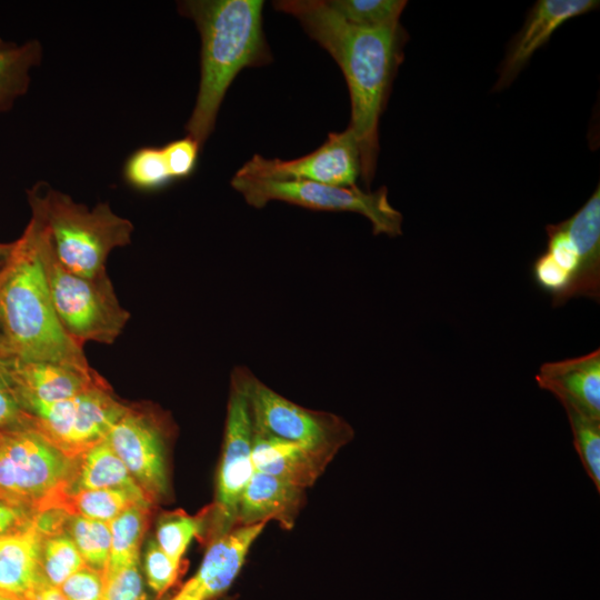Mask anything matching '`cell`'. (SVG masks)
Instances as JSON below:
<instances>
[{"label": "cell", "instance_id": "obj_39", "mask_svg": "<svg viewBox=\"0 0 600 600\" xmlns=\"http://www.w3.org/2000/svg\"><path fill=\"white\" fill-rule=\"evenodd\" d=\"M24 600H67L60 590L43 579Z\"/></svg>", "mask_w": 600, "mask_h": 600}, {"label": "cell", "instance_id": "obj_45", "mask_svg": "<svg viewBox=\"0 0 600 600\" xmlns=\"http://www.w3.org/2000/svg\"><path fill=\"white\" fill-rule=\"evenodd\" d=\"M1 600H14V599H1Z\"/></svg>", "mask_w": 600, "mask_h": 600}, {"label": "cell", "instance_id": "obj_24", "mask_svg": "<svg viewBox=\"0 0 600 600\" xmlns=\"http://www.w3.org/2000/svg\"><path fill=\"white\" fill-rule=\"evenodd\" d=\"M149 504H134L109 522L111 548L104 570L139 560V546L148 526Z\"/></svg>", "mask_w": 600, "mask_h": 600}, {"label": "cell", "instance_id": "obj_13", "mask_svg": "<svg viewBox=\"0 0 600 600\" xmlns=\"http://www.w3.org/2000/svg\"><path fill=\"white\" fill-rule=\"evenodd\" d=\"M0 373L8 382L21 408L39 402L51 403L76 397L107 382L94 370L46 362L20 361L0 357Z\"/></svg>", "mask_w": 600, "mask_h": 600}, {"label": "cell", "instance_id": "obj_7", "mask_svg": "<svg viewBox=\"0 0 600 600\" xmlns=\"http://www.w3.org/2000/svg\"><path fill=\"white\" fill-rule=\"evenodd\" d=\"M231 186L243 196L248 204L258 209L269 201H284L311 210L357 212L371 222L376 236L402 234V214L390 204L386 187L371 192L361 190L357 184L338 187L304 180L277 181L238 174L232 178Z\"/></svg>", "mask_w": 600, "mask_h": 600}, {"label": "cell", "instance_id": "obj_18", "mask_svg": "<svg viewBox=\"0 0 600 600\" xmlns=\"http://www.w3.org/2000/svg\"><path fill=\"white\" fill-rule=\"evenodd\" d=\"M254 470L307 489L323 473L330 459L301 444L278 438L253 423Z\"/></svg>", "mask_w": 600, "mask_h": 600}, {"label": "cell", "instance_id": "obj_31", "mask_svg": "<svg viewBox=\"0 0 600 600\" xmlns=\"http://www.w3.org/2000/svg\"><path fill=\"white\" fill-rule=\"evenodd\" d=\"M102 600H148L139 570V560L104 570Z\"/></svg>", "mask_w": 600, "mask_h": 600}, {"label": "cell", "instance_id": "obj_23", "mask_svg": "<svg viewBox=\"0 0 600 600\" xmlns=\"http://www.w3.org/2000/svg\"><path fill=\"white\" fill-rule=\"evenodd\" d=\"M134 504L153 503L131 492L120 489H86L69 494L63 510L70 516H81L110 522Z\"/></svg>", "mask_w": 600, "mask_h": 600}, {"label": "cell", "instance_id": "obj_30", "mask_svg": "<svg viewBox=\"0 0 600 600\" xmlns=\"http://www.w3.org/2000/svg\"><path fill=\"white\" fill-rule=\"evenodd\" d=\"M328 4L346 21L360 27L399 22L404 0H330Z\"/></svg>", "mask_w": 600, "mask_h": 600}, {"label": "cell", "instance_id": "obj_41", "mask_svg": "<svg viewBox=\"0 0 600 600\" xmlns=\"http://www.w3.org/2000/svg\"><path fill=\"white\" fill-rule=\"evenodd\" d=\"M12 44H13V42H7V41H4V40H2L0 38V50H3V49H6V48H8V47H10Z\"/></svg>", "mask_w": 600, "mask_h": 600}, {"label": "cell", "instance_id": "obj_15", "mask_svg": "<svg viewBox=\"0 0 600 600\" xmlns=\"http://www.w3.org/2000/svg\"><path fill=\"white\" fill-rule=\"evenodd\" d=\"M598 7V0H538L508 47L494 90L499 91L509 87L533 53L546 44L566 21Z\"/></svg>", "mask_w": 600, "mask_h": 600}, {"label": "cell", "instance_id": "obj_27", "mask_svg": "<svg viewBox=\"0 0 600 600\" xmlns=\"http://www.w3.org/2000/svg\"><path fill=\"white\" fill-rule=\"evenodd\" d=\"M572 431L573 446L582 467L600 491V420L588 417L579 410L562 406Z\"/></svg>", "mask_w": 600, "mask_h": 600}, {"label": "cell", "instance_id": "obj_4", "mask_svg": "<svg viewBox=\"0 0 600 600\" xmlns=\"http://www.w3.org/2000/svg\"><path fill=\"white\" fill-rule=\"evenodd\" d=\"M32 213L43 223L59 262L87 279L106 277V260L130 243L132 223L116 214L107 202L94 208L40 182L29 191Z\"/></svg>", "mask_w": 600, "mask_h": 600}, {"label": "cell", "instance_id": "obj_12", "mask_svg": "<svg viewBox=\"0 0 600 600\" xmlns=\"http://www.w3.org/2000/svg\"><path fill=\"white\" fill-rule=\"evenodd\" d=\"M106 439L152 503L168 497L166 431L154 416L128 407Z\"/></svg>", "mask_w": 600, "mask_h": 600}, {"label": "cell", "instance_id": "obj_28", "mask_svg": "<svg viewBox=\"0 0 600 600\" xmlns=\"http://www.w3.org/2000/svg\"><path fill=\"white\" fill-rule=\"evenodd\" d=\"M40 562L44 579L56 588L86 566L76 543L64 532L43 539Z\"/></svg>", "mask_w": 600, "mask_h": 600}, {"label": "cell", "instance_id": "obj_11", "mask_svg": "<svg viewBox=\"0 0 600 600\" xmlns=\"http://www.w3.org/2000/svg\"><path fill=\"white\" fill-rule=\"evenodd\" d=\"M360 151L351 128L330 132L313 152L292 160L266 159L254 154L236 174L277 181L304 180L338 187L356 184Z\"/></svg>", "mask_w": 600, "mask_h": 600}, {"label": "cell", "instance_id": "obj_43", "mask_svg": "<svg viewBox=\"0 0 600 600\" xmlns=\"http://www.w3.org/2000/svg\"><path fill=\"white\" fill-rule=\"evenodd\" d=\"M218 600H220V599H218ZM221 600H231V598H223V599H221Z\"/></svg>", "mask_w": 600, "mask_h": 600}, {"label": "cell", "instance_id": "obj_21", "mask_svg": "<svg viewBox=\"0 0 600 600\" xmlns=\"http://www.w3.org/2000/svg\"><path fill=\"white\" fill-rule=\"evenodd\" d=\"M86 489H120L150 501L106 438L78 458L72 492Z\"/></svg>", "mask_w": 600, "mask_h": 600}, {"label": "cell", "instance_id": "obj_19", "mask_svg": "<svg viewBox=\"0 0 600 600\" xmlns=\"http://www.w3.org/2000/svg\"><path fill=\"white\" fill-rule=\"evenodd\" d=\"M577 247L579 269L569 291L572 297L600 298V184L587 202L559 223Z\"/></svg>", "mask_w": 600, "mask_h": 600}, {"label": "cell", "instance_id": "obj_34", "mask_svg": "<svg viewBox=\"0 0 600 600\" xmlns=\"http://www.w3.org/2000/svg\"><path fill=\"white\" fill-rule=\"evenodd\" d=\"M200 148L201 146L189 136L173 140L161 148L172 180L184 179L193 173Z\"/></svg>", "mask_w": 600, "mask_h": 600}, {"label": "cell", "instance_id": "obj_10", "mask_svg": "<svg viewBox=\"0 0 600 600\" xmlns=\"http://www.w3.org/2000/svg\"><path fill=\"white\" fill-rule=\"evenodd\" d=\"M127 408L111 396L108 384L70 399L22 407L29 416V427L73 458L103 440Z\"/></svg>", "mask_w": 600, "mask_h": 600}, {"label": "cell", "instance_id": "obj_17", "mask_svg": "<svg viewBox=\"0 0 600 600\" xmlns=\"http://www.w3.org/2000/svg\"><path fill=\"white\" fill-rule=\"evenodd\" d=\"M303 488L254 470L239 502L236 526L277 521L290 530L306 500Z\"/></svg>", "mask_w": 600, "mask_h": 600}, {"label": "cell", "instance_id": "obj_40", "mask_svg": "<svg viewBox=\"0 0 600 600\" xmlns=\"http://www.w3.org/2000/svg\"><path fill=\"white\" fill-rule=\"evenodd\" d=\"M12 244H0V260H6L11 251Z\"/></svg>", "mask_w": 600, "mask_h": 600}, {"label": "cell", "instance_id": "obj_29", "mask_svg": "<svg viewBox=\"0 0 600 600\" xmlns=\"http://www.w3.org/2000/svg\"><path fill=\"white\" fill-rule=\"evenodd\" d=\"M128 184L140 191L160 190L171 183L161 148L142 147L129 156L123 167Z\"/></svg>", "mask_w": 600, "mask_h": 600}, {"label": "cell", "instance_id": "obj_36", "mask_svg": "<svg viewBox=\"0 0 600 600\" xmlns=\"http://www.w3.org/2000/svg\"><path fill=\"white\" fill-rule=\"evenodd\" d=\"M58 589L67 600H102V573L84 566Z\"/></svg>", "mask_w": 600, "mask_h": 600}, {"label": "cell", "instance_id": "obj_5", "mask_svg": "<svg viewBox=\"0 0 600 600\" xmlns=\"http://www.w3.org/2000/svg\"><path fill=\"white\" fill-rule=\"evenodd\" d=\"M78 458L32 427L0 431V500L34 514L63 510L72 492Z\"/></svg>", "mask_w": 600, "mask_h": 600}, {"label": "cell", "instance_id": "obj_16", "mask_svg": "<svg viewBox=\"0 0 600 600\" xmlns=\"http://www.w3.org/2000/svg\"><path fill=\"white\" fill-rule=\"evenodd\" d=\"M538 386L562 406H570L600 420V350L561 361L543 363L536 374Z\"/></svg>", "mask_w": 600, "mask_h": 600}, {"label": "cell", "instance_id": "obj_32", "mask_svg": "<svg viewBox=\"0 0 600 600\" xmlns=\"http://www.w3.org/2000/svg\"><path fill=\"white\" fill-rule=\"evenodd\" d=\"M532 274L536 283L551 296L554 307L569 300L568 296L573 278L558 266L546 251L534 260Z\"/></svg>", "mask_w": 600, "mask_h": 600}, {"label": "cell", "instance_id": "obj_14", "mask_svg": "<svg viewBox=\"0 0 600 600\" xmlns=\"http://www.w3.org/2000/svg\"><path fill=\"white\" fill-rule=\"evenodd\" d=\"M267 523L238 526L208 544L198 570L170 600H218L239 576Z\"/></svg>", "mask_w": 600, "mask_h": 600}, {"label": "cell", "instance_id": "obj_37", "mask_svg": "<svg viewBox=\"0 0 600 600\" xmlns=\"http://www.w3.org/2000/svg\"><path fill=\"white\" fill-rule=\"evenodd\" d=\"M17 423L29 427V416L21 408L8 382L0 373V428Z\"/></svg>", "mask_w": 600, "mask_h": 600}, {"label": "cell", "instance_id": "obj_1", "mask_svg": "<svg viewBox=\"0 0 600 600\" xmlns=\"http://www.w3.org/2000/svg\"><path fill=\"white\" fill-rule=\"evenodd\" d=\"M273 7L293 16L343 72L351 100V122L367 186L379 153V120L403 60L408 34L400 22L360 27L346 21L326 0H280Z\"/></svg>", "mask_w": 600, "mask_h": 600}, {"label": "cell", "instance_id": "obj_33", "mask_svg": "<svg viewBox=\"0 0 600 600\" xmlns=\"http://www.w3.org/2000/svg\"><path fill=\"white\" fill-rule=\"evenodd\" d=\"M181 564L170 559L154 539L149 540L144 553V572L148 586L159 597L162 596L179 577Z\"/></svg>", "mask_w": 600, "mask_h": 600}, {"label": "cell", "instance_id": "obj_46", "mask_svg": "<svg viewBox=\"0 0 600 600\" xmlns=\"http://www.w3.org/2000/svg\"><path fill=\"white\" fill-rule=\"evenodd\" d=\"M0 597H2V596H0ZM2 598H6V597H2Z\"/></svg>", "mask_w": 600, "mask_h": 600}, {"label": "cell", "instance_id": "obj_8", "mask_svg": "<svg viewBox=\"0 0 600 600\" xmlns=\"http://www.w3.org/2000/svg\"><path fill=\"white\" fill-rule=\"evenodd\" d=\"M244 372L246 368L238 367L231 374L216 497L213 503L208 507L204 536L208 544L237 527L239 502L254 472L253 418Z\"/></svg>", "mask_w": 600, "mask_h": 600}, {"label": "cell", "instance_id": "obj_20", "mask_svg": "<svg viewBox=\"0 0 600 600\" xmlns=\"http://www.w3.org/2000/svg\"><path fill=\"white\" fill-rule=\"evenodd\" d=\"M43 539L32 520L8 536L0 548V596L24 600L44 579L40 562Z\"/></svg>", "mask_w": 600, "mask_h": 600}, {"label": "cell", "instance_id": "obj_3", "mask_svg": "<svg viewBox=\"0 0 600 600\" xmlns=\"http://www.w3.org/2000/svg\"><path fill=\"white\" fill-rule=\"evenodd\" d=\"M0 321L4 354L91 370L83 350L63 330L53 309L39 253V228L31 220L0 272Z\"/></svg>", "mask_w": 600, "mask_h": 600}, {"label": "cell", "instance_id": "obj_6", "mask_svg": "<svg viewBox=\"0 0 600 600\" xmlns=\"http://www.w3.org/2000/svg\"><path fill=\"white\" fill-rule=\"evenodd\" d=\"M39 253L56 314L67 334L82 348L87 341L112 343L129 319L108 277L87 279L68 271L58 260L41 220Z\"/></svg>", "mask_w": 600, "mask_h": 600}, {"label": "cell", "instance_id": "obj_44", "mask_svg": "<svg viewBox=\"0 0 600 600\" xmlns=\"http://www.w3.org/2000/svg\"><path fill=\"white\" fill-rule=\"evenodd\" d=\"M1 599H10V598H2V597H0V600H1Z\"/></svg>", "mask_w": 600, "mask_h": 600}, {"label": "cell", "instance_id": "obj_35", "mask_svg": "<svg viewBox=\"0 0 600 600\" xmlns=\"http://www.w3.org/2000/svg\"><path fill=\"white\" fill-rule=\"evenodd\" d=\"M546 231L548 236L546 252L558 266L570 273L574 281L579 269V256L576 244L559 223L547 226Z\"/></svg>", "mask_w": 600, "mask_h": 600}, {"label": "cell", "instance_id": "obj_25", "mask_svg": "<svg viewBox=\"0 0 600 600\" xmlns=\"http://www.w3.org/2000/svg\"><path fill=\"white\" fill-rule=\"evenodd\" d=\"M207 520L208 508L197 516L183 511L164 513L158 521L154 540L170 559L181 564L192 539H204Z\"/></svg>", "mask_w": 600, "mask_h": 600}, {"label": "cell", "instance_id": "obj_38", "mask_svg": "<svg viewBox=\"0 0 600 600\" xmlns=\"http://www.w3.org/2000/svg\"><path fill=\"white\" fill-rule=\"evenodd\" d=\"M31 520L32 518L29 519L22 509L0 500V534H6L19 527L26 528Z\"/></svg>", "mask_w": 600, "mask_h": 600}, {"label": "cell", "instance_id": "obj_9", "mask_svg": "<svg viewBox=\"0 0 600 600\" xmlns=\"http://www.w3.org/2000/svg\"><path fill=\"white\" fill-rule=\"evenodd\" d=\"M253 423L288 441L301 444L332 460L354 437L352 427L333 413L303 408L244 372Z\"/></svg>", "mask_w": 600, "mask_h": 600}, {"label": "cell", "instance_id": "obj_2", "mask_svg": "<svg viewBox=\"0 0 600 600\" xmlns=\"http://www.w3.org/2000/svg\"><path fill=\"white\" fill-rule=\"evenodd\" d=\"M261 0H187L179 12L192 19L201 37L200 82L188 136L200 146L214 129L224 94L244 68L272 61L262 29Z\"/></svg>", "mask_w": 600, "mask_h": 600}, {"label": "cell", "instance_id": "obj_22", "mask_svg": "<svg viewBox=\"0 0 600 600\" xmlns=\"http://www.w3.org/2000/svg\"><path fill=\"white\" fill-rule=\"evenodd\" d=\"M41 59L42 47L36 39L0 50V112L9 110L28 91L31 70Z\"/></svg>", "mask_w": 600, "mask_h": 600}, {"label": "cell", "instance_id": "obj_26", "mask_svg": "<svg viewBox=\"0 0 600 600\" xmlns=\"http://www.w3.org/2000/svg\"><path fill=\"white\" fill-rule=\"evenodd\" d=\"M67 528L86 566L103 573L111 548L109 523L81 516H71Z\"/></svg>", "mask_w": 600, "mask_h": 600}, {"label": "cell", "instance_id": "obj_42", "mask_svg": "<svg viewBox=\"0 0 600 600\" xmlns=\"http://www.w3.org/2000/svg\"><path fill=\"white\" fill-rule=\"evenodd\" d=\"M8 536L9 534H0V548L2 547V544L6 542V540L8 539Z\"/></svg>", "mask_w": 600, "mask_h": 600}]
</instances>
